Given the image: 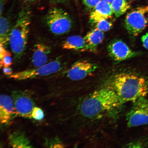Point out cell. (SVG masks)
<instances>
[{
  "instance_id": "cell-1",
  "label": "cell",
  "mask_w": 148,
  "mask_h": 148,
  "mask_svg": "<svg viewBox=\"0 0 148 148\" xmlns=\"http://www.w3.org/2000/svg\"><path fill=\"white\" fill-rule=\"evenodd\" d=\"M122 105L117 94L110 85L95 90L83 100L79 111L82 116L91 118L110 112Z\"/></svg>"
},
{
  "instance_id": "cell-2",
  "label": "cell",
  "mask_w": 148,
  "mask_h": 148,
  "mask_svg": "<svg viewBox=\"0 0 148 148\" xmlns=\"http://www.w3.org/2000/svg\"><path fill=\"white\" fill-rule=\"evenodd\" d=\"M111 86L117 94L122 104L134 102L148 94V80L136 74L121 73L114 77Z\"/></svg>"
},
{
  "instance_id": "cell-3",
  "label": "cell",
  "mask_w": 148,
  "mask_h": 148,
  "mask_svg": "<svg viewBox=\"0 0 148 148\" xmlns=\"http://www.w3.org/2000/svg\"><path fill=\"white\" fill-rule=\"evenodd\" d=\"M31 13L27 8L22 9L11 30L9 42L15 57L19 59L25 50L31 23Z\"/></svg>"
},
{
  "instance_id": "cell-4",
  "label": "cell",
  "mask_w": 148,
  "mask_h": 148,
  "mask_svg": "<svg viewBox=\"0 0 148 148\" xmlns=\"http://www.w3.org/2000/svg\"><path fill=\"white\" fill-rule=\"evenodd\" d=\"M44 21L50 31L58 36L69 32L73 26L69 14L63 9L57 7L50 9L44 18Z\"/></svg>"
},
{
  "instance_id": "cell-5",
  "label": "cell",
  "mask_w": 148,
  "mask_h": 148,
  "mask_svg": "<svg viewBox=\"0 0 148 148\" xmlns=\"http://www.w3.org/2000/svg\"><path fill=\"white\" fill-rule=\"evenodd\" d=\"M63 62L60 59L51 61L43 66L17 72L9 76V78L16 80H23L47 76L63 70Z\"/></svg>"
},
{
  "instance_id": "cell-6",
  "label": "cell",
  "mask_w": 148,
  "mask_h": 148,
  "mask_svg": "<svg viewBox=\"0 0 148 148\" xmlns=\"http://www.w3.org/2000/svg\"><path fill=\"white\" fill-rule=\"evenodd\" d=\"M126 114L127 124L129 127L148 125V100L141 97L132 103Z\"/></svg>"
},
{
  "instance_id": "cell-7",
  "label": "cell",
  "mask_w": 148,
  "mask_h": 148,
  "mask_svg": "<svg viewBox=\"0 0 148 148\" xmlns=\"http://www.w3.org/2000/svg\"><path fill=\"white\" fill-rule=\"evenodd\" d=\"M145 7H139L129 13L126 16L125 25L129 34L136 36L142 32L147 25Z\"/></svg>"
},
{
  "instance_id": "cell-8",
  "label": "cell",
  "mask_w": 148,
  "mask_h": 148,
  "mask_svg": "<svg viewBox=\"0 0 148 148\" xmlns=\"http://www.w3.org/2000/svg\"><path fill=\"white\" fill-rule=\"evenodd\" d=\"M15 114L21 117L31 118L35 103L32 96L26 90H16L12 92Z\"/></svg>"
},
{
  "instance_id": "cell-9",
  "label": "cell",
  "mask_w": 148,
  "mask_h": 148,
  "mask_svg": "<svg viewBox=\"0 0 148 148\" xmlns=\"http://www.w3.org/2000/svg\"><path fill=\"white\" fill-rule=\"evenodd\" d=\"M96 69V66L88 61H79L75 63L66 74L71 80H80L91 75Z\"/></svg>"
},
{
  "instance_id": "cell-10",
  "label": "cell",
  "mask_w": 148,
  "mask_h": 148,
  "mask_svg": "<svg viewBox=\"0 0 148 148\" xmlns=\"http://www.w3.org/2000/svg\"><path fill=\"white\" fill-rule=\"evenodd\" d=\"M109 55L116 62H121L134 57L136 55L125 42L116 40L110 42L107 47Z\"/></svg>"
},
{
  "instance_id": "cell-11",
  "label": "cell",
  "mask_w": 148,
  "mask_h": 148,
  "mask_svg": "<svg viewBox=\"0 0 148 148\" xmlns=\"http://www.w3.org/2000/svg\"><path fill=\"white\" fill-rule=\"evenodd\" d=\"M15 114L12 98L5 94H1L0 98V121L2 124H7Z\"/></svg>"
},
{
  "instance_id": "cell-12",
  "label": "cell",
  "mask_w": 148,
  "mask_h": 148,
  "mask_svg": "<svg viewBox=\"0 0 148 148\" xmlns=\"http://www.w3.org/2000/svg\"><path fill=\"white\" fill-rule=\"evenodd\" d=\"M113 14L110 3L101 0L92 9L90 19L92 23H96L101 20L109 19Z\"/></svg>"
},
{
  "instance_id": "cell-13",
  "label": "cell",
  "mask_w": 148,
  "mask_h": 148,
  "mask_svg": "<svg viewBox=\"0 0 148 148\" xmlns=\"http://www.w3.org/2000/svg\"><path fill=\"white\" fill-rule=\"evenodd\" d=\"M51 51L50 47L44 43H38L35 46L31 62L34 68L43 66L47 63Z\"/></svg>"
},
{
  "instance_id": "cell-14",
  "label": "cell",
  "mask_w": 148,
  "mask_h": 148,
  "mask_svg": "<svg viewBox=\"0 0 148 148\" xmlns=\"http://www.w3.org/2000/svg\"><path fill=\"white\" fill-rule=\"evenodd\" d=\"M63 49L80 51H89L84 38L79 36L68 37L62 45Z\"/></svg>"
},
{
  "instance_id": "cell-15",
  "label": "cell",
  "mask_w": 148,
  "mask_h": 148,
  "mask_svg": "<svg viewBox=\"0 0 148 148\" xmlns=\"http://www.w3.org/2000/svg\"><path fill=\"white\" fill-rule=\"evenodd\" d=\"M104 38L103 32L95 28L89 32L84 37L90 52H94L98 45L101 43Z\"/></svg>"
},
{
  "instance_id": "cell-16",
  "label": "cell",
  "mask_w": 148,
  "mask_h": 148,
  "mask_svg": "<svg viewBox=\"0 0 148 148\" xmlns=\"http://www.w3.org/2000/svg\"><path fill=\"white\" fill-rule=\"evenodd\" d=\"M9 143L15 148H30L33 147L25 135L19 131H16L10 134L9 137Z\"/></svg>"
},
{
  "instance_id": "cell-17",
  "label": "cell",
  "mask_w": 148,
  "mask_h": 148,
  "mask_svg": "<svg viewBox=\"0 0 148 148\" xmlns=\"http://www.w3.org/2000/svg\"><path fill=\"white\" fill-rule=\"evenodd\" d=\"M10 30V23L7 18L1 16L0 18V44L5 46L9 42Z\"/></svg>"
},
{
  "instance_id": "cell-18",
  "label": "cell",
  "mask_w": 148,
  "mask_h": 148,
  "mask_svg": "<svg viewBox=\"0 0 148 148\" xmlns=\"http://www.w3.org/2000/svg\"><path fill=\"white\" fill-rule=\"evenodd\" d=\"M110 4L113 12L116 17L125 14L130 7L126 0H114Z\"/></svg>"
},
{
  "instance_id": "cell-19",
  "label": "cell",
  "mask_w": 148,
  "mask_h": 148,
  "mask_svg": "<svg viewBox=\"0 0 148 148\" xmlns=\"http://www.w3.org/2000/svg\"><path fill=\"white\" fill-rule=\"evenodd\" d=\"M108 19H104L100 20L96 23V28L103 32L110 30L112 28V23L108 21Z\"/></svg>"
},
{
  "instance_id": "cell-20",
  "label": "cell",
  "mask_w": 148,
  "mask_h": 148,
  "mask_svg": "<svg viewBox=\"0 0 148 148\" xmlns=\"http://www.w3.org/2000/svg\"><path fill=\"white\" fill-rule=\"evenodd\" d=\"M31 116H32V118L33 119L40 121L43 119L44 112L41 108L38 107H34L33 109Z\"/></svg>"
},
{
  "instance_id": "cell-21",
  "label": "cell",
  "mask_w": 148,
  "mask_h": 148,
  "mask_svg": "<svg viewBox=\"0 0 148 148\" xmlns=\"http://www.w3.org/2000/svg\"><path fill=\"white\" fill-rule=\"evenodd\" d=\"M46 145L50 147L62 148L64 147V144L61 142L60 140L56 138L51 139L47 140L46 142Z\"/></svg>"
},
{
  "instance_id": "cell-22",
  "label": "cell",
  "mask_w": 148,
  "mask_h": 148,
  "mask_svg": "<svg viewBox=\"0 0 148 148\" xmlns=\"http://www.w3.org/2000/svg\"><path fill=\"white\" fill-rule=\"evenodd\" d=\"M12 54H8L5 56L4 58L0 60V66L1 68L3 66V67H8L12 65Z\"/></svg>"
},
{
  "instance_id": "cell-23",
  "label": "cell",
  "mask_w": 148,
  "mask_h": 148,
  "mask_svg": "<svg viewBox=\"0 0 148 148\" xmlns=\"http://www.w3.org/2000/svg\"><path fill=\"white\" fill-rule=\"evenodd\" d=\"M101 0H83V4L89 9H93Z\"/></svg>"
},
{
  "instance_id": "cell-24",
  "label": "cell",
  "mask_w": 148,
  "mask_h": 148,
  "mask_svg": "<svg viewBox=\"0 0 148 148\" xmlns=\"http://www.w3.org/2000/svg\"><path fill=\"white\" fill-rule=\"evenodd\" d=\"M141 140H137L136 142L131 143L129 144V147H145L146 145L145 143H143Z\"/></svg>"
},
{
  "instance_id": "cell-25",
  "label": "cell",
  "mask_w": 148,
  "mask_h": 148,
  "mask_svg": "<svg viewBox=\"0 0 148 148\" xmlns=\"http://www.w3.org/2000/svg\"><path fill=\"white\" fill-rule=\"evenodd\" d=\"M10 53H11L10 52L6 50L4 46L2 44H0V60H2L6 55Z\"/></svg>"
},
{
  "instance_id": "cell-26",
  "label": "cell",
  "mask_w": 148,
  "mask_h": 148,
  "mask_svg": "<svg viewBox=\"0 0 148 148\" xmlns=\"http://www.w3.org/2000/svg\"><path fill=\"white\" fill-rule=\"evenodd\" d=\"M141 40L144 47L148 50V33L142 36Z\"/></svg>"
},
{
  "instance_id": "cell-27",
  "label": "cell",
  "mask_w": 148,
  "mask_h": 148,
  "mask_svg": "<svg viewBox=\"0 0 148 148\" xmlns=\"http://www.w3.org/2000/svg\"><path fill=\"white\" fill-rule=\"evenodd\" d=\"M3 73L5 75L10 76L13 74L12 68L9 67H3Z\"/></svg>"
},
{
  "instance_id": "cell-28",
  "label": "cell",
  "mask_w": 148,
  "mask_h": 148,
  "mask_svg": "<svg viewBox=\"0 0 148 148\" xmlns=\"http://www.w3.org/2000/svg\"><path fill=\"white\" fill-rule=\"evenodd\" d=\"M52 3H63L67 2L69 0H49Z\"/></svg>"
},
{
  "instance_id": "cell-29",
  "label": "cell",
  "mask_w": 148,
  "mask_h": 148,
  "mask_svg": "<svg viewBox=\"0 0 148 148\" xmlns=\"http://www.w3.org/2000/svg\"><path fill=\"white\" fill-rule=\"evenodd\" d=\"M5 3V0H1V15L2 14V13L3 12V7L4 6Z\"/></svg>"
},
{
  "instance_id": "cell-30",
  "label": "cell",
  "mask_w": 148,
  "mask_h": 148,
  "mask_svg": "<svg viewBox=\"0 0 148 148\" xmlns=\"http://www.w3.org/2000/svg\"><path fill=\"white\" fill-rule=\"evenodd\" d=\"M22 1L25 2L32 3L36 1L37 0H22Z\"/></svg>"
},
{
  "instance_id": "cell-31",
  "label": "cell",
  "mask_w": 148,
  "mask_h": 148,
  "mask_svg": "<svg viewBox=\"0 0 148 148\" xmlns=\"http://www.w3.org/2000/svg\"><path fill=\"white\" fill-rule=\"evenodd\" d=\"M103 1H106L107 2H108L111 4V3H112L114 0H103Z\"/></svg>"
},
{
  "instance_id": "cell-32",
  "label": "cell",
  "mask_w": 148,
  "mask_h": 148,
  "mask_svg": "<svg viewBox=\"0 0 148 148\" xmlns=\"http://www.w3.org/2000/svg\"><path fill=\"white\" fill-rule=\"evenodd\" d=\"M146 10H147V12L148 14V6L145 7Z\"/></svg>"
}]
</instances>
